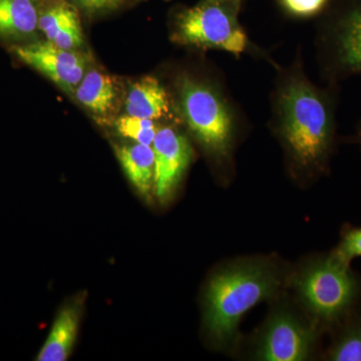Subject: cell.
<instances>
[{
	"label": "cell",
	"instance_id": "16",
	"mask_svg": "<svg viewBox=\"0 0 361 361\" xmlns=\"http://www.w3.org/2000/svg\"><path fill=\"white\" fill-rule=\"evenodd\" d=\"M344 318L343 327L327 353L332 361H361V312Z\"/></svg>",
	"mask_w": 361,
	"mask_h": 361
},
{
	"label": "cell",
	"instance_id": "20",
	"mask_svg": "<svg viewBox=\"0 0 361 361\" xmlns=\"http://www.w3.org/2000/svg\"><path fill=\"white\" fill-rule=\"evenodd\" d=\"M327 2L329 0H282V4L289 13L302 18L320 13Z\"/></svg>",
	"mask_w": 361,
	"mask_h": 361
},
{
	"label": "cell",
	"instance_id": "19",
	"mask_svg": "<svg viewBox=\"0 0 361 361\" xmlns=\"http://www.w3.org/2000/svg\"><path fill=\"white\" fill-rule=\"evenodd\" d=\"M80 11L89 16L110 13L122 7L128 0H71Z\"/></svg>",
	"mask_w": 361,
	"mask_h": 361
},
{
	"label": "cell",
	"instance_id": "15",
	"mask_svg": "<svg viewBox=\"0 0 361 361\" xmlns=\"http://www.w3.org/2000/svg\"><path fill=\"white\" fill-rule=\"evenodd\" d=\"M75 94L85 108L96 115L106 116L115 106L118 89L110 75L94 70L85 73Z\"/></svg>",
	"mask_w": 361,
	"mask_h": 361
},
{
	"label": "cell",
	"instance_id": "5",
	"mask_svg": "<svg viewBox=\"0 0 361 361\" xmlns=\"http://www.w3.org/2000/svg\"><path fill=\"white\" fill-rule=\"evenodd\" d=\"M323 70L332 82L361 75V0L330 16L319 33Z\"/></svg>",
	"mask_w": 361,
	"mask_h": 361
},
{
	"label": "cell",
	"instance_id": "11",
	"mask_svg": "<svg viewBox=\"0 0 361 361\" xmlns=\"http://www.w3.org/2000/svg\"><path fill=\"white\" fill-rule=\"evenodd\" d=\"M80 305L70 304L59 311L37 360L65 361L75 346L80 320Z\"/></svg>",
	"mask_w": 361,
	"mask_h": 361
},
{
	"label": "cell",
	"instance_id": "6",
	"mask_svg": "<svg viewBox=\"0 0 361 361\" xmlns=\"http://www.w3.org/2000/svg\"><path fill=\"white\" fill-rule=\"evenodd\" d=\"M176 39L185 44L211 47L240 56L248 39L238 23L223 7L206 4L189 7L176 20Z\"/></svg>",
	"mask_w": 361,
	"mask_h": 361
},
{
	"label": "cell",
	"instance_id": "12",
	"mask_svg": "<svg viewBox=\"0 0 361 361\" xmlns=\"http://www.w3.org/2000/svg\"><path fill=\"white\" fill-rule=\"evenodd\" d=\"M126 110L128 115L158 120L170 113L167 92L157 78L145 77L130 85Z\"/></svg>",
	"mask_w": 361,
	"mask_h": 361
},
{
	"label": "cell",
	"instance_id": "3",
	"mask_svg": "<svg viewBox=\"0 0 361 361\" xmlns=\"http://www.w3.org/2000/svg\"><path fill=\"white\" fill-rule=\"evenodd\" d=\"M296 287L307 310L326 324L341 323L361 295L360 278L332 254L308 266Z\"/></svg>",
	"mask_w": 361,
	"mask_h": 361
},
{
	"label": "cell",
	"instance_id": "21",
	"mask_svg": "<svg viewBox=\"0 0 361 361\" xmlns=\"http://www.w3.org/2000/svg\"><path fill=\"white\" fill-rule=\"evenodd\" d=\"M356 142H357L361 147V127L360 128V130H358L357 135H356Z\"/></svg>",
	"mask_w": 361,
	"mask_h": 361
},
{
	"label": "cell",
	"instance_id": "17",
	"mask_svg": "<svg viewBox=\"0 0 361 361\" xmlns=\"http://www.w3.org/2000/svg\"><path fill=\"white\" fill-rule=\"evenodd\" d=\"M116 130L123 137L145 146L153 145L158 132L154 120L134 116H123L116 121Z\"/></svg>",
	"mask_w": 361,
	"mask_h": 361
},
{
	"label": "cell",
	"instance_id": "9",
	"mask_svg": "<svg viewBox=\"0 0 361 361\" xmlns=\"http://www.w3.org/2000/svg\"><path fill=\"white\" fill-rule=\"evenodd\" d=\"M152 148L155 157L154 192L159 200L167 202L189 167L193 151L186 137L170 127L158 130Z\"/></svg>",
	"mask_w": 361,
	"mask_h": 361
},
{
	"label": "cell",
	"instance_id": "2",
	"mask_svg": "<svg viewBox=\"0 0 361 361\" xmlns=\"http://www.w3.org/2000/svg\"><path fill=\"white\" fill-rule=\"evenodd\" d=\"M279 275L264 263H244L220 271L206 290V326L218 343L235 336L242 316L252 307L274 295Z\"/></svg>",
	"mask_w": 361,
	"mask_h": 361
},
{
	"label": "cell",
	"instance_id": "13",
	"mask_svg": "<svg viewBox=\"0 0 361 361\" xmlns=\"http://www.w3.org/2000/svg\"><path fill=\"white\" fill-rule=\"evenodd\" d=\"M39 0H0V39L21 42L39 28Z\"/></svg>",
	"mask_w": 361,
	"mask_h": 361
},
{
	"label": "cell",
	"instance_id": "7",
	"mask_svg": "<svg viewBox=\"0 0 361 361\" xmlns=\"http://www.w3.org/2000/svg\"><path fill=\"white\" fill-rule=\"evenodd\" d=\"M13 51L25 65L71 94H75L85 77V56L78 51L61 49L49 40L13 45Z\"/></svg>",
	"mask_w": 361,
	"mask_h": 361
},
{
	"label": "cell",
	"instance_id": "14",
	"mask_svg": "<svg viewBox=\"0 0 361 361\" xmlns=\"http://www.w3.org/2000/svg\"><path fill=\"white\" fill-rule=\"evenodd\" d=\"M116 155L133 186L144 198H151L155 170V157L152 146L135 142L130 146L116 147Z\"/></svg>",
	"mask_w": 361,
	"mask_h": 361
},
{
	"label": "cell",
	"instance_id": "8",
	"mask_svg": "<svg viewBox=\"0 0 361 361\" xmlns=\"http://www.w3.org/2000/svg\"><path fill=\"white\" fill-rule=\"evenodd\" d=\"M315 332L293 315L280 311L270 318L259 346L258 358L268 361L304 360L310 355Z\"/></svg>",
	"mask_w": 361,
	"mask_h": 361
},
{
	"label": "cell",
	"instance_id": "1",
	"mask_svg": "<svg viewBox=\"0 0 361 361\" xmlns=\"http://www.w3.org/2000/svg\"><path fill=\"white\" fill-rule=\"evenodd\" d=\"M278 128L298 167L322 172L327 167L336 135L334 97L305 78L294 77L279 90Z\"/></svg>",
	"mask_w": 361,
	"mask_h": 361
},
{
	"label": "cell",
	"instance_id": "10",
	"mask_svg": "<svg viewBox=\"0 0 361 361\" xmlns=\"http://www.w3.org/2000/svg\"><path fill=\"white\" fill-rule=\"evenodd\" d=\"M39 30L61 49L75 51L84 44L80 9L71 0H39Z\"/></svg>",
	"mask_w": 361,
	"mask_h": 361
},
{
	"label": "cell",
	"instance_id": "18",
	"mask_svg": "<svg viewBox=\"0 0 361 361\" xmlns=\"http://www.w3.org/2000/svg\"><path fill=\"white\" fill-rule=\"evenodd\" d=\"M332 255L341 262L350 265L353 258L361 256V227L348 228L342 234L341 241L332 252Z\"/></svg>",
	"mask_w": 361,
	"mask_h": 361
},
{
	"label": "cell",
	"instance_id": "4",
	"mask_svg": "<svg viewBox=\"0 0 361 361\" xmlns=\"http://www.w3.org/2000/svg\"><path fill=\"white\" fill-rule=\"evenodd\" d=\"M178 99L185 122L202 146L213 155L227 157L233 120L222 97L209 85L183 77L178 82Z\"/></svg>",
	"mask_w": 361,
	"mask_h": 361
}]
</instances>
